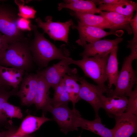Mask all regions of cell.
Listing matches in <instances>:
<instances>
[{
	"instance_id": "obj_3",
	"label": "cell",
	"mask_w": 137,
	"mask_h": 137,
	"mask_svg": "<svg viewBox=\"0 0 137 137\" xmlns=\"http://www.w3.org/2000/svg\"><path fill=\"white\" fill-rule=\"evenodd\" d=\"M109 55L101 58L83 57L81 59L78 60L69 57L68 61L70 65L74 64L80 67L85 75L97 85L105 87V83L108 80L106 68Z\"/></svg>"
},
{
	"instance_id": "obj_13",
	"label": "cell",
	"mask_w": 137,
	"mask_h": 137,
	"mask_svg": "<svg viewBox=\"0 0 137 137\" xmlns=\"http://www.w3.org/2000/svg\"><path fill=\"white\" fill-rule=\"evenodd\" d=\"M26 72L17 95L23 105L29 106L34 103L38 86V75L36 73Z\"/></svg>"
},
{
	"instance_id": "obj_8",
	"label": "cell",
	"mask_w": 137,
	"mask_h": 137,
	"mask_svg": "<svg viewBox=\"0 0 137 137\" xmlns=\"http://www.w3.org/2000/svg\"><path fill=\"white\" fill-rule=\"evenodd\" d=\"M78 81L80 83V100H83L89 103L95 111V117L98 116L99 110L101 108V97L103 93H108L109 89L107 86L102 87L90 83L83 77H80Z\"/></svg>"
},
{
	"instance_id": "obj_18",
	"label": "cell",
	"mask_w": 137,
	"mask_h": 137,
	"mask_svg": "<svg viewBox=\"0 0 137 137\" xmlns=\"http://www.w3.org/2000/svg\"><path fill=\"white\" fill-rule=\"evenodd\" d=\"M100 14L104 17L111 25V31L121 29L126 30L129 35L132 33L130 25L132 18L112 12L102 11Z\"/></svg>"
},
{
	"instance_id": "obj_34",
	"label": "cell",
	"mask_w": 137,
	"mask_h": 137,
	"mask_svg": "<svg viewBox=\"0 0 137 137\" xmlns=\"http://www.w3.org/2000/svg\"><path fill=\"white\" fill-rule=\"evenodd\" d=\"M5 87L7 88L9 87L6 83L2 79L0 76V87Z\"/></svg>"
},
{
	"instance_id": "obj_29",
	"label": "cell",
	"mask_w": 137,
	"mask_h": 137,
	"mask_svg": "<svg viewBox=\"0 0 137 137\" xmlns=\"http://www.w3.org/2000/svg\"><path fill=\"white\" fill-rule=\"evenodd\" d=\"M18 29L22 31H30L32 30L31 21L30 19L19 17L16 21Z\"/></svg>"
},
{
	"instance_id": "obj_14",
	"label": "cell",
	"mask_w": 137,
	"mask_h": 137,
	"mask_svg": "<svg viewBox=\"0 0 137 137\" xmlns=\"http://www.w3.org/2000/svg\"><path fill=\"white\" fill-rule=\"evenodd\" d=\"M128 102L126 97H106L103 95L101 98V108L105 110L109 117H114L124 113Z\"/></svg>"
},
{
	"instance_id": "obj_25",
	"label": "cell",
	"mask_w": 137,
	"mask_h": 137,
	"mask_svg": "<svg viewBox=\"0 0 137 137\" xmlns=\"http://www.w3.org/2000/svg\"><path fill=\"white\" fill-rule=\"evenodd\" d=\"M7 88L0 87V123L7 121V117L3 112L2 109L3 104L7 101L9 98L11 96L17 94L18 89H13L11 91L7 90Z\"/></svg>"
},
{
	"instance_id": "obj_6",
	"label": "cell",
	"mask_w": 137,
	"mask_h": 137,
	"mask_svg": "<svg viewBox=\"0 0 137 137\" xmlns=\"http://www.w3.org/2000/svg\"><path fill=\"white\" fill-rule=\"evenodd\" d=\"M19 16L11 8L0 6V33L5 37L9 43L23 40V32L17 27Z\"/></svg>"
},
{
	"instance_id": "obj_9",
	"label": "cell",
	"mask_w": 137,
	"mask_h": 137,
	"mask_svg": "<svg viewBox=\"0 0 137 137\" xmlns=\"http://www.w3.org/2000/svg\"><path fill=\"white\" fill-rule=\"evenodd\" d=\"M69 57L61 60L58 63L47 66L43 70H37L36 73L42 76L51 87L54 90L65 75H71L77 74V68H71L69 66L68 61Z\"/></svg>"
},
{
	"instance_id": "obj_36",
	"label": "cell",
	"mask_w": 137,
	"mask_h": 137,
	"mask_svg": "<svg viewBox=\"0 0 137 137\" xmlns=\"http://www.w3.org/2000/svg\"><path fill=\"white\" fill-rule=\"evenodd\" d=\"M78 137H81V136L80 135L79 136H78Z\"/></svg>"
},
{
	"instance_id": "obj_19",
	"label": "cell",
	"mask_w": 137,
	"mask_h": 137,
	"mask_svg": "<svg viewBox=\"0 0 137 137\" xmlns=\"http://www.w3.org/2000/svg\"><path fill=\"white\" fill-rule=\"evenodd\" d=\"M60 11L63 8H67L74 12L81 13H89L94 14L99 13L102 11L97 8L92 0H76L70 3H59L58 7Z\"/></svg>"
},
{
	"instance_id": "obj_23",
	"label": "cell",
	"mask_w": 137,
	"mask_h": 137,
	"mask_svg": "<svg viewBox=\"0 0 137 137\" xmlns=\"http://www.w3.org/2000/svg\"><path fill=\"white\" fill-rule=\"evenodd\" d=\"M98 8L102 11L113 12L132 18L134 12L137 11V4L130 1L127 3L117 5L101 4Z\"/></svg>"
},
{
	"instance_id": "obj_24",
	"label": "cell",
	"mask_w": 137,
	"mask_h": 137,
	"mask_svg": "<svg viewBox=\"0 0 137 137\" xmlns=\"http://www.w3.org/2000/svg\"><path fill=\"white\" fill-rule=\"evenodd\" d=\"M79 77L77 74L71 75L65 74L63 77L70 101L73 105V108H75V104L80 100L79 93L80 86L77 83Z\"/></svg>"
},
{
	"instance_id": "obj_10",
	"label": "cell",
	"mask_w": 137,
	"mask_h": 137,
	"mask_svg": "<svg viewBox=\"0 0 137 137\" xmlns=\"http://www.w3.org/2000/svg\"><path fill=\"white\" fill-rule=\"evenodd\" d=\"M123 40L120 37L114 39H100L87 44L83 47L84 49L80 54L82 57L101 58L110 54V52Z\"/></svg>"
},
{
	"instance_id": "obj_11",
	"label": "cell",
	"mask_w": 137,
	"mask_h": 137,
	"mask_svg": "<svg viewBox=\"0 0 137 137\" xmlns=\"http://www.w3.org/2000/svg\"><path fill=\"white\" fill-rule=\"evenodd\" d=\"M77 22V26L73 25L71 27L78 31L79 38L76 42L80 46H84L87 42L92 43L109 35H118L116 31L108 32L100 28L83 24L78 20Z\"/></svg>"
},
{
	"instance_id": "obj_12",
	"label": "cell",
	"mask_w": 137,
	"mask_h": 137,
	"mask_svg": "<svg viewBox=\"0 0 137 137\" xmlns=\"http://www.w3.org/2000/svg\"><path fill=\"white\" fill-rule=\"evenodd\" d=\"M114 127L111 129L113 137H130L137 131V116L127 112L114 117Z\"/></svg>"
},
{
	"instance_id": "obj_21",
	"label": "cell",
	"mask_w": 137,
	"mask_h": 137,
	"mask_svg": "<svg viewBox=\"0 0 137 137\" xmlns=\"http://www.w3.org/2000/svg\"><path fill=\"white\" fill-rule=\"evenodd\" d=\"M72 15L75 16L82 23L87 25L96 27L102 29L111 28V25L103 16L89 13L73 12Z\"/></svg>"
},
{
	"instance_id": "obj_30",
	"label": "cell",
	"mask_w": 137,
	"mask_h": 137,
	"mask_svg": "<svg viewBox=\"0 0 137 137\" xmlns=\"http://www.w3.org/2000/svg\"><path fill=\"white\" fill-rule=\"evenodd\" d=\"M92 1L96 5L104 4L107 5H114L128 3V0H92Z\"/></svg>"
},
{
	"instance_id": "obj_33",
	"label": "cell",
	"mask_w": 137,
	"mask_h": 137,
	"mask_svg": "<svg viewBox=\"0 0 137 137\" xmlns=\"http://www.w3.org/2000/svg\"><path fill=\"white\" fill-rule=\"evenodd\" d=\"M14 131L13 130H9L7 131V133L4 137H33V136L27 135L23 136L15 135L13 134Z\"/></svg>"
},
{
	"instance_id": "obj_35",
	"label": "cell",
	"mask_w": 137,
	"mask_h": 137,
	"mask_svg": "<svg viewBox=\"0 0 137 137\" xmlns=\"http://www.w3.org/2000/svg\"><path fill=\"white\" fill-rule=\"evenodd\" d=\"M7 132V131L0 132V137H4Z\"/></svg>"
},
{
	"instance_id": "obj_22",
	"label": "cell",
	"mask_w": 137,
	"mask_h": 137,
	"mask_svg": "<svg viewBox=\"0 0 137 137\" xmlns=\"http://www.w3.org/2000/svg\"><path fill=\"white\" fill-rule=\"evenodd\" d=\"M118 46L115 47L110 53L106 68V73L108 80V88L111 89L112 85L115 84L119 72L117 59Z\"/></svg>"
},
{
	"instance_id": "obj_27",
	"label": "cell",
	"mask_w": 137,
	"mask_h": 137,
	"mask_svg": "<svg viewBox=\"0 0 137 137\" xmlns=\"http://www.w3.org/2000/svg\"><path fill=\"white\" fill-rule=\"evenodd\" d=\"M2 109L3 112L7 117L20 119L23 117V114L20 108L10 104L7 101L3 104Z\"/></svg>"
},
{
	"instance_id": "obj_5",
	"label": "cell",
	"mask_w": 137,
	"mask_h": 137,
	"mask_svg": "<svg viewBox=\"0 0 137 137\" xmlns=\"http://www.w3.org/2000/svg\"><path fill=\"white\" fill-rule=\"evenodd\" d=\"M48 111L52 114L61 131L64 134H66L71 131L78 130L76 123L78 118L81 115L75 108L71 109L67 105L55 107L51 105Z\"/></svg>"
},
{
	"instance_id": "obj_17",
	"label": "cell",
	"mask_w": 137,
	"mask_h": 137,
	"mask_svg": "<svg viewBox=\"0 0 137 137\" xmlns=\"http://www.w3.org/2000/svg\"><path fill=\"white\" fill-rule=\"evenodd\" d=\"M51 120L46 117L44 113L40 117L29 115L23 120L18 129L13 132L15 135L23 136L28 135L38 130L45 122Z\"/></svg>"
},
{
	"instance_id": "obj_16",
	"label": "cell",
	"mask_w": 137,
	"mask_h": 137,
	"mask_svg": "<svg viewBox=\"0 0 137 137\" xmlns=\"http://www.w3.org/2000/svg\"><path fill=\"white\" fill-rule=\"evenodd\" d=\"M76 125L77 128L89 130L101 137H113L111 129L106 127L102 123L99 116L93 121L87 120L80 116L77 119Z\"/></svg>"
},
{
	"instance_id": "obj_2",
	"label": "cell",
	"mask_w": 137,
	"mask_h": 137,
	"mask_svg": "<svg viewBox=\"0 0 137 137\" xmlns=\"http://www.w3.org/2000/svg\"><path fill=\"white\" fill-rule=\"evenodd\" d=\"M0 65L31 72L34 67L29 44L25 39L9 43Z\"/></svg>"
},
{
	"instance_id": "obj_1",
	"label": "cell",
	"mask_w": 137,
	"mask_h": 137,
	"mask_svg": "<svg viewBox=\"0 0 137 137\" xmlns=\"http://www.w3.org/2000/svg\"><path fill=\"white\" fill-rule=\"evenodd\" d=\"M31 27L34 31V38L29 44V48L33 61L39 70L47 67L52 60H61L69 57L70 52L65 44L57 48L45 38L43 33H41L38 31L36 26L32 25Z\"/></svg>"
},
{
	"instance_id": "obj_32",
	"label": "cell",
	"mask_w": 137,
	"mask_h": 137,
	"mask_svg": "<svg viewBox=\"0 0 137 137\" xmlns=\"http://www.w3.org/2000/svg\"><path fill=\"white\" fill-rule=\"evenodd\" d=\"M128 48L131 50V53L128 56L133 60L137 58V43L132 42L131 40L128 41Z\"/></svg>"
},
{
	"instance_id": "obj_31",
	"label": "cell",
	"mask_w": 137,
	"mask_h": 137,
	"mask_svg": "<svg viewBox=\"0 0 137 137\" xmlns=\"http://www.w3.org/2000/svg\"><path fill=\"white\" fill-rule=\"evenodd\" d=\"M9 43L5 37L0 33V60L3 57Z\"/></svg>"
},
{
	"instance_id": "obj_4",
	"label": "cell",
	"mask_w": 137,
	"mask_h": 137,
	"mask_svg": "<svg viewBox=\"0 0 137 137\" xmlns=\"http://www.w3.org/2000/svg\"><path fill=\"white\" fill-rule=\"evenodd\" d=\"M133 61L128 56L125 58L115 85V88L114 90L109 89L107 93L109 96H130L137 81L136 72L132 65Z\"/></svg>"
},
{
	"instance_id": "obj_15",
	"label": "cell",
	"mask_w": 137,
	"mask_h": 137,
	"mask_svg": "<svg viewBox=\"0 0 137 137\" xmlns=\"http://www.w3.org/2000/svg\"><path fill=\"white\" fill-rule=\"evenodd\" d=\"M37 74L38 86L33 104L38 109H41L45 112L48 111L52 105V99L49 97L51 87L42 76Z\"/></svg>"
},
{
	"instance_id": "obj_7",
	"label": "cell",
	"mask_w": 137,
	"mask_h": 137,
	"mask_svg": "<svg viewBox=\"0 0 137 137\" xmlns=\"http://www.w3.org/2000/svg\"><path fill=\"white\" fill-rule=\"evenodd\" d=\"M52 16H48L44 22L38 18L35 22L38 27L43 29V33H47L54 41H61L68 43L69 28L74 25L73 20L71 19L64 22H54L52 21Z\"/></svg>"
},
{
	"instance_id": "obj_26",
	"label": "cell",
	"mask_w": 137,
	"mask_h": 137,
	"mask_svg": "<svg viewBox=\"0 0 137 137\" xmlns=\"http://www.w3.org/2000/svg\"><path fill=\"white\" fill-rule=\"evenodd\" d=\"M15 1V3L18 6V16L29 19H34L36 17V11L32 7L24 5V1Z\"/></svg>"
},
{
	"instance_id": "obj_20",
	"label": "cell",
	"mask_w": 137,
	"mask_h": 137,
	"mask_svg": "<svg viewBox=\"0 0 137 137\" xmlns=\"http://www.w3.org/2000/svg\"><path fill=\"white\" fill-rule=\"evenodd\" d=\"M25 72L13 67L0 65V76L9 87L18 89Z\"/></svg>"
},
{
	"instance_id": "obj_28",
	"label": "cell",
	"mask_w": 137,
	"mask_h": 137,
	"mask_svg": "<svg viewBox=\"0 0 137 137\" xmlns=\"http://www.w3.org/2000/svg\"><path fill=\"white\" fill-rule=\"evenodd\" d=\"M128 102L125 110L128 112L137 116V88L135 87L129 96Z\"/></svg>"
}]
</instances>
